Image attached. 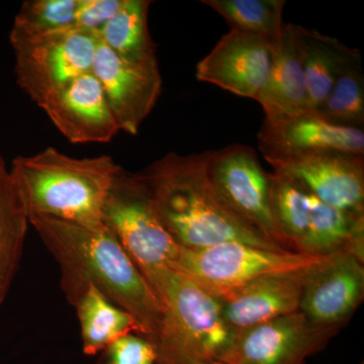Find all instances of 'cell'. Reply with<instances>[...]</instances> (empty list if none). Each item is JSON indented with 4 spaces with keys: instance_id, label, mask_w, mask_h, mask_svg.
Listing matches in <instances>:
<instances>
[{
    "instance_id": "6da1fadb",
    "label": "cell",
    "mask_w": 364,
    "mask_h": 364,
    "mask_svg": "<svg viewBox=\"0 0 364 364\" xmlns=\"http://www.w3.org/2000/svg\"><path fill=\"white\" fill-rule=\"evenodd\" d=\"M28 219L58 263L60 286L71 306L92 284L130 314L136 322V334L154 344L164 308L107 227L88 228L43 215H31Z\"/></svg>"
},
{
    "instance_id": "7a4b0ae2",
    "label": "cell",
    "mask_w": 364,
    "mask_h": 364,
    "mask_svg": "<svg viewBox=\"0 0 364 364\" xmlns=\"http://www.w3.org/2000/svg\"><path fill=\"white\" fill-rule=\"evenodd\" d=\"M135 174L147 189L158 220L181 247L239 242L286 250L239 219L223 202L208 176L205 152L168 153Z\"/></svg>"
},
{
    "instance_id": "3957f363",
    "label": "cell",
    "mask_w": 364,
    "mask_h": 364,
    "mask_svg": "<svg viewBox=\"0 0 364 364\" xmlns=\"http://www.w3.org/2000/svg\"><path fill=\"white\" fill-rule=\"evenodd\" d=\"M122 167L109 155L74 158L48 147L18 156L11 172L31 215H43L88 228L104 227L102 210Z\"/></svg>"
},
{
    "instance_id": "277c9868",
    "label": "cell",
    "mask_w": 364,
    "mask_h": 364,
    "mask_svg": "<svg viewBox=\"0 0 364 364\" xmlns=\"http://www.w3.org/2000/svg\"><path fill=\"white\" fill-rule=\"evenodd\" d=\"M159 299L164 312L154 342L155 364L219 360L234 334L225 322L219 299L174 269Z\"/></svg>"
},
{
    "instance_id": "5b68a950",
    "label": "cell",
    "mask_w": 364,
    "mask_h": 364,
    "mask_svg": "<svg viewBox=\"0 0 364 364\" xmlns=\"http://www.w3.org/2000/svg\"><path fill=\"white\" fill-rule=\"evenodd\" d=\"M102 223L159 299L181 246L158 220L149 193L135 173L119 170L105 200Z\"/></svg>"
},
{
    "instance_id": "8992f818",
    "label": "cell",
    "mask_w": 364,
    "mask_h": 364,
    "mask_svg": "<svg viewBox=\"0 0 364 364\" xmlns=\"http://www.w3.org/2000/svg\"><path fill=\"white\" fill-rule=\"evenodd\" d=\"M9 43L16 58V82L42 107L72 81L91 71L98 36L75 28L46 33L11 28Z\"/></svg>"
},
{
    "instance_id": "52a82bcc",
    "label": "cell",
    "mask_w": 364,
    "mask_h": 364,
    "mask_svg": "<svg viewBox=\"0 0 364 364\" xmlns=\"http://www.w3.org/2000/svg\"><path fill=\"white\" fill-rule=\"evenodd\" d=\"M326 257L227 242L202 249L179 248L172 269L221 299L265 275L306 269Z\"/></svg>"
},
{
    "instance_id": "ba28073f",
    "label": "cell",
    "mask_w": 364,
    "mask_h": 364,
    "mask_svg": "<svg viewBox=\"0 0 364 364\" xmlns=\"http://www.w3.org/2000/svg\"><path fill=\"white\" fill-rule=\"evenodd\" d=\"M205 156L210 181L228 208L267 240L289 250L270 210V173L263 168L255 150L234 144L208 151Z\"/></svg>"
},
{
    "instance_id": "9c48e42d",
    "label": "cell",
    "mask_w": 364,
    "mask_h": 364,
    "mask_svg": "<svg viewBox=\"0 0 364 364\" xmlns=\"http://www.w3.org/2000/svg\"><path fill=\"white\" fill-rule=\"evenodd\" d=\"M339 330L313 324L298 311L234 332L219 360L227 364H306Z\"/></svg>"
},
{
    "instance_id": "30bf717a",
    "label": "cell",
    "mask_w": 364,
    "mask_h": 364,
    "mask_svg": "<svg viewBox=\"0 0 364 364\" xmlns=\"http://www.w3.org/2000/svg\"><path fill=\"white\" fill-rule=\"evenodd\" d=\"M91 71L104 90L119 131L136 135L161 95L159 64L126 61L98 39Z\"/></svg>"
},
{
    "instance_id": "8fae6325",
    "label": "cell",
    "mask_w": 364,
    "mask_h": 364,
    "mask_svg": "<svg viewBox=\"0 0 364 364\" xmlns=\"http://www.w3.org/2000/svg\"><path fill=\"white\" fill-rule=\"evenodd\" d=\"M275 48L259 37L231 30L200 60L196 78L256 100L269 78Z\"/></svg>"
},
{
    "instance_id": "7c38bea8",
    "label": "cell",
    "mask_w": 364,
    "mask_h": 364,
    "mask_svg": "<svg viewBox=\"0 0 364 364\" xmlns=\"http://www.w3.org/2000/svg\"><path fill=\"white\" fill-rule=\"evenodd\" d=\"M364 298V261L352 253L327 256L309 273L299 311L310 322L341 329Z\"/></svg>"
},
{
    "instance_id": "4fadbf2b",
    "label": "cell",
    "mask_w": 364,
    "mask_h": 364,
    "mask_svg": "<svg viewBox=\"0 0 364 364\" xmlns=\"http://www.w3.org/2000/svg\"><path fill=\"white\" fill-rule=\"evenodd\" d=\"M332 207L364 215V155L325 151L272 164Z\"/></svg>"
},
{
    "instance_id": "5bb4252c",
    "label": "cell",
    "mask_w": 364,
    "mask_h": 364,
    "mask_svg": "<svg viewBox=\"0 0 364 364\" xmlns=\"http://www.w3.org/2000/svg\"><path fill=\"white\" fill-rule=\"evenodd\" d=\"M258 145L270 165L325 151L364 155L363 129L345 128L306 111L277 119H264Z\"/></svg>"
},
{
    "instance_id": "9a60e30c",
    "label": "cell",
    "mask_w": 364,
    "mask_h": 364,
    "mask_svg": "<svg viewBox=\"0 0 364 364\" xmlns=\"http://www.w3.org/2000/svg\"><path fill=\"white\" fill-rule=\"evenodd\" d=\"M41 109L72 144L109 143L121 132L92 71L72 81Z\"/></svg>"
},
{
    "instance_id": "2e32d148",
    "label": "cell",
    "mask_w": 364,
    "mask_h": 364,
    "mask_svg": "<svg viewBox=\"0 0 364 364\" xmlns=\"http://www.w3.org/2000/svg\"><path fill=\"white\" fill-rule=\"evenodd\" d=\"M313 267L265 275L228 294L219 299L225 322L237 332L298 312Z\"/></svg>"
},
{
    "instance_id": "e0dca14e",
    "label": "cell",
    "mask_w": 364,
    "mask_h": 364,
    "mask_svg": "<svg viewBox=\"0 0 364 364\" xmlns=\"http://www.w3.org/2000/svg\"><path fill=\"white\" fill-rule=\"evenodd\" d=\"M305 28L284 23L275 48L274 61L259 102L267 119L294 116L309 111L304 54Z\"/></svg>"
},
{
    "instance_id": "ac0fdd59",
    "label": "cell",
    "mask_w": 364,
    "mask_h": 364,
    "mask_svg": "<svg viewBox=\"0 0 364 364\" xmlns=\"http://www.w3.org/2000/svg\"><path fill=\"white\" fill-rule=\"evenodd\" d=\"M30 219L6 164L0 167V305L20 267Z\"/></svg>"
},
{
    "instance_id": "d6986e66",
    "label": "cell",
    "mask_w": 364,
    "mask_h": 364,
    "mask_svg": "<svg viewBox=\"0 0 364 364\" xmlns=\"http://www.w3.org/2000/svg\"><path fill=\"white\" fill-rule=\"evenodd\" d=\"M149 0H123L119 11L98 33L100 42L119 58L158 64L157 46L150 35Z\"/></svg>"
},
{
    "instance_id": "ffe728a7",
    "label": "cell",
    "mask_w": 364,
    "mask_h": 364,
    "mask_svg": "<svg viewBox=\"0 0 364 364\" xmlns=\"http://www.w3.org/2000/svg\"><path fill=\"white\" fill-rule=\"evenodd\" d=\"M74 308L86 355H97L117 339L136 333V322L130 314L114 305L92 284L86 287Z\"/></svg>"
},
{
    "instance_id": "44dd1931",
    "label": "cell",
    "mask_w": 364,
    "mask_h": 364,
    "mask_svg": "<svg viewBox=\"0 0 364 364\" xmlns=\"http://www.w3.org/2000/svg\"><path fill=\"white\" fill-rule=\"evenodd\" d=\"M358 49H352L340 41L305 28L304 70L309 111H315L331 92L340 69L353 56Z\"/></svg>"
},
{
    "instance_id": "7402d4cb",
    "label": "cell",
    "mask_w": 364,
    "mask_h": 364,
    "mask_svg": "<svg viewBox=\"0 0 364 364\" xmlns=\"http://www.w3.org/2000/svg\"><path fill=\"white\" fill-rule=\"evenodd\" d=\"M312 112L335 126L363 129L364 74L358 50L340 69L325 102Z\"/></svg>"
},
{
    "instance_id": "603a6c76",
    "label": "cell",
    "mask_w": 364,
    "mask_h": 364,
    "mask_svg": "<svg viewBox=\"0 0 364 364\" xmlns=\"http://www.w3.org/2000/svg\"><path fill=\"white\" fill-rule=\"evenodd\" d=\"M231 30L250 33L277 46L282 36V13L286 0H205Z\"/></svg>"
},
{
    "instance_id": "cb8c5ba5",
    "label": "cell",
    "mask_w": 364,
    "mask_h": 364,
    "mask_svg": "<svg viewBox=\"0 0 364 364\" xmlns=\"http://www.w3.org/2000/svg\"><path fill=\"white\" fill-rule=\"evenodd\" d=\"M78 0H28L21 4L13 28L46 33L75 28Z\"/></svg>"
},
{
    "instance_id": "d4e9b609",
    "label": "cell",
    "mask_w": 364,
    "mask_h": 364,
    "mask_svg": "<svg viewBox=\"0 0 364 364\" xmlns=\"http://www.w3.org/2000/svg\"><path fill=\"white\" fill-rule=\"evenodd\" d=\"M155 345L145 337L130 333L102 352L98 364H155Z\"/></svg>"
},
{
    "instance_id": "484cf974",
    "label": "cell",
    "mask_w": 364,
    "mask_h": 364,
    "mask_svg": "<svg viewBox=\"0 0 364 364\" xmlns=\"http://www.w3.org/2000/svg\"><path fill=\"white\" fill-rule=\"evenodd\" d=\"M123 0H78L75 28L98 36L119 11Z\"/></svg>"
},
{
    "instance_id": "4316f807",
    "label": "cell",
    "mask_w": 364,
    "mask_h": 364,
    "mask_svg": "<svg viewBox=\"0 0 364 364\" xmlns=\"http://www.w3.org/2000/svg\"><path fill=\"white\" fill-rule=\"evenodd\" d=\"M198 364H227L225 363H222L220 360H215V359H210V360L202 361V363H198Z\"/></svg>"
},
{
    "instance_id": "83f0119b",
    "label": "cell",
    "mask_w": 364,
    "mask_h": 364,
    "mask_svg": "<svg viewBox=\"0 0 364 364\" xmlns=\"http://www.w3.org/2000/svg\"><path fill=\"white\" fill-rule=\"evenodd\" d=\"M4 165H6V162H4V157L0 155V167L4 166Z\"/></svg>"
}]
</instances>
